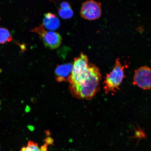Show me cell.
<instances>
[{
    "instance_id": "6da1fadb",
    "label": "cell",
    "mask_w": 151,
    "mask_h": 151,
    "mask_svg": "<svg viewBox=\"0 0 151 151\" xmlns=\"http://www.w3.org/2000/svg\"><path fill=\"white\" fill-rule=\"evenodd\" d=\"M101 78V75L99 68L92 64L90 76L86 82L80 86H70L72 95L78 99H92L100 90Z\"/></svg>"
},
{
    "instance_id": "7a4b0ae2",
    "label": "cell",
    "mask_w": 151,
    "mask_h": 151,
    "mask_svg": "<svg viewBox=\"0 0 151 151\" xmlns=\"http://www.w3.org/2000/svg\"><path fill=\"white\" fill-rule=\"evenodd\" d=\"M91 67V64L88 62V56L83 53L76 58L72 70L68 80L70 86H80L83 84L90 76Z\"/></svg>"
},
{
    "instance_id": "3957f363",
    "label": "cell",
    "mask_w": 151,
    "mask_h": 151,
    "mask_svg": "<svg viewBox=\"0 0 151 151\" xmlns=\"http://www.w3.org/2000/svg\"><path fill=\"white\" fill-rule=\"evenodd\" d=\"M126 67L127 65H122L119 58L116 60L112 70L106 74L104 81V89L106 94L114 93L119 90V87L125 77L124 69Z\"/></svg>"
},
{
    "instance_id": "277c9868",
    "label": "cell",
    "mask_w": 151,
    "mask_h": 151,
    "mask_svg": "<svg viewBox=\"0 0 151 151\" xmlns=\"http://www.w3.org/2000/svg\"><path fill=\"white\" fill-rule=\"evenodd\" d=\"M31 31L39 35L45 47L50 50H55L61 44V35L56 32L46 31L42 24L34 28Z\"/></svg>"
},
{
    "instance_id": "5b68a950",
    "label": "cell",
    "mask_w": 151,
    "mask_h": 151,
    "mask_svg": "<svg viewBox=\"0 0 151 151\" xmlns=\"http://www.w3.org/2000/svg\"><path fill=\"white\" fill-rule=\"evenodd\" d=\"M101 3L93 0H88L83 4L80 11L81 17L85 19H97L101 14Z\"/></svg>"
},
{
    "instance_id": "8992f818",
    "label": "cell",
    "mask_w": 151,
    "mask_h": 151,
    "mask_svg": "<svg viewBox=\"0 0 151 151\" xmlns=\"http://www.w3.org/2000/svg\"><path fill=\"white\" fill-rule=\"evenodd\" d=\"M151 69L143 66L135 71L133 84L145 90L151 88Z\"/></svg>"
},
{
    "instance_id": "52a82bcc",
    "label": "cell",
    "mask_w": 151,
    "mask_h": 151,
    "mask_svg": "<svg viewBox=\"0 0 151 151\" xmlns=\"http://www.w3.org/2000/svg\"><path fill=\"white\" fill-rule=\"evenodd\" d=\"M73 64L68 63L58 65L55 70V75L57 81L60 82L68 81L71 74Z\"/></svg>"
},
{
    "instance_id": "ba28073f",
    "label": "cell",
    "mask_w": 151,
    "mask_h": 151,
    "mask_svg": "<svg viewBox=\"0 0 151 151\" xmlns=\"http://www.w3.org/2000/svg\"><path fill=\"white\" fill-rule=\"evenodd\" d=\"M42 24L47 29L55 31L60 27V22L55 14L48 12L44 14Z\"/></svg>"
},
{
    "instance_id": "9c48e42d",
    "label": "cell",
    "mask_w": 151,
    "mask_h": 151,
    "mask_svg": "<svg viewBox=\"0 0 151 151\" xmlns=\"http://www.w3.org/2000/svg\"><path fill=\"white\" fill-rule=\"evenodd\" d=\"M58 14L63 19H68L73 16V12L71 5L66 1H63L60 5Z\"/></svg>"
},
{
    "instance_id": "30bf717a",
    "label": "cell",
    "mask_w": 151,
    "mask_h": 151,
    "mask_svg": "<svg viewBox=\"0 0 151 151\" xmlns=\"http://www.w3.org/2000/svg\"><path fill=\"white\" fill-rule=\"evenodd\" d=\"M13 40L10 32L6 28L0 27V44H4Z\"/></svg>"
},
{
    "instance_id": "8fae6325",
    "label": "cell",
    "mask_w": 151,
    "mask_h": 151,
    "mask_svg": "<svg viewBox=\"0 0 151 151\" xmlns=\"http://www.w3.org/2000/svg\"><path fill=\"white\" fill-rule=\"evenodd\" d=\"M20 151H41L38 145L32 141L28 142L26 146L23 147Z\"/></svg>"
},
{
    "instance_id": "7c38bea8",
    "label": "cell",
    "mask_w": 151,
    "mask_h": 151,
    "mask_svg": "<svg viewBox=\"0 0 151 151\" xmlns=\"http://www.w3.org/2000/svg\"><path fill=\"white\" fill-rule=\"evenodd\" d=\"M45 142H46V144L47 145H52L53 143V140L50 137H47L45 140Z\"/></svg>"
},
{
    "instance_id": "4fadbf2b",
    "label": "cell",
    "mask_w": 151,
    "mask_h": 151,
    "mask_svg": "<svg viewBox=\"0 0 151 151\" xmlns=\"http://www.w3.org/2000/svg\"><path fill=\"white\" fill-rule=\"evenodd\" d=\"M1 100H0V106L1 105Z\"/></svg>"
}]
</instances>
